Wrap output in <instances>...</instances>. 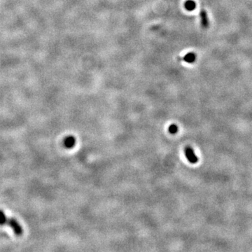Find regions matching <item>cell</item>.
Instances as JSON below:
<instances>
[{"mask_svg": "<svg viewBox=\"0 0 252 252\" xmlns=\"http://www.w3.org/2000/svg\"><path fill=\"white\" fill-rule=\"evenodd\" d=\"M185 6H186V9H187L188 10H193V9L195 8V4L194 3V2L191 1V0L190 1V0H189V1L186 2Z\"/></svg>", "mask_w": 252, "mask_h": 252, "instance_id": "7", "label": "cell"}, {"mask_svg": "<svg viewBox=\"0 0 252 252\" xmlns=\"http://www.w3.org/2000/svg\"><path fill=\"white\" fill-rule=\"evenodd\" d=\"M195 59V56L193 53H188L184 57V60L188 62H193Z\"/></svg>", "mask_w": 252, "mask_h": 252, "instance_id": "5", "label": "cell"}, {"mask_svg": "<svg viewBox=\"0 0 252 252\" xmlns=\"http://www.w3.org/2000/svg\"><path fill=\"white\" fill-rule=\"evenodd\" d=\"M63 144L67 149H72L76 144V138L74 136H68L65 138Z\"/></svg>", "mask_w": 252, "mask_h": 252, "instance_id": "3", "label": "cell"}, {"mask_svg": "<svg viewBox=\"0 0 252 252\" xmlns=\"http://www.w3.org/2000/svg\"><path fill=\"white\" fill-rule=\"evenodd\" d=\"M0 225H8L13 228L14 232L18 236L21 235L23 232V228L19 223L13 218L7 217L2 210H0Z\"/></svg>", "mask_w": 252, "mask_h": 252, "instance_id": "1", "label": "cell"}, {"mask_svg": "<svg viewBox=\"0 0 252 252\" xmlns=\"http://www.w3.org/2000/svg\"><path fill=\"white\" fill-rule=\"evenodd\" d=\"M177 132H178V127L176 125L172 124L169 127V132L170 133V134L174 135V134H176Z\"/></svg>", "mask_w": 252, "mask_h": 252, "instance_id": "6", "label": "cell"}, {"mask_svg": "<svg viewBox=\"0 0 252 252\" xmlns=\"http://www.w3.org/2000/svg\"><path fill=\"white\" fill-rule=\"evenodd\" d=\"M184 154L186 155V158L188 159V161L190 162L191 163L195 164L198 163V158L195 154L194 151H193L192 148L189 146L186 147L185 149H184Z\"/></svg>", "mask_w": 252, "mask_h": 252, "instance_id": "2", "label": "cell"}, {"mask_svg": "<svg viewBox=\"0 0 252 252\" xmlns=\"http://www.w3.org/2000/svg\"><path fill=\"white\" fill-rule=\"evenodd\" d=\"M200 20H201V25L204 28H207L209 27V19H208L207 13L205 10L200 11Z\"/></svg>", "mask_w": 252, "mask_h": 252, "instance_id": "4", "label": "cell"}]
</instances>
